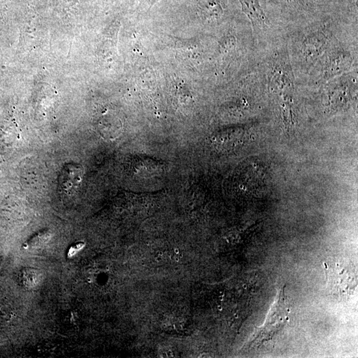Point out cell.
<instances>
[{"instance_id":"12","label":"cell","mask_w":358,"mask_h":358,"mask_svg":"<svg viewBox=\"0 0 358 358\" xmlns=\"http://www.w3.org/2000/svg\"><path fill=\"white\" fill-rule=\"evenodd\" d=\"M162 255H163V253H162V252H160V251H159V252L158 253V255L159 257H161V256H162Z\"/></svg>"},{"instance_id":"5","label":"cell","mask_w":358,"mask_h":358,"mask_svg":"<svg viewBox=\"0 0 358 358\" xmlns=\"http://www.w3.org/2000/svg\"><path fill=\"white\" fill-rule=\"evenodd\" d=\"M243 12L256 28L266 26L268 19L259 4V0H239Z\"/></svg>"},{"instance_id":"6","label":"cell","mask_w":358,"mask_h":358,"mask_svg":"<svg viewBox=\"0 0 358 358\" xmlns=\"http://www.w3.org/2000/svg\"><path fill=\"white\" fill-rule=\"evenodd\" d=\"M352 58L346 53H338L331 55L325 67L326 77L336 76L350 69Z\"/></svg>"},{"instance_id":"3","label":"cell","mask_w":358,"mask_h":358,"mask_svg":"<svg viewBox=\"0 0 358 358\" xmlns=\"http://www.w3.org/2000/svg\"><path fill=\"white\" fill-rule=\"evenodd\" d=\"M271 88L280 96H291L293 78L291 70L284 62L278 61L273 67L270 75Z\"/></svg>"},{"instance_id":"9","label":"cell","mask_w":358,"mask_h":358,"mask_svg":"<svg viewBox=\"0 0 358 358\" xmlns=\"http://www.w3.org/2000/svg\"><path fill=\"white\" fill-rule=\"evenodd\" d=\"M50 238V234L46 231L41 232L40 233L36 234L34 237L31 238L29 240L28 244L29 247H38L40 245L44 244L47 242Z\"/></svg>"},{"instance_id":"14","label":"cell","mask_w":358,"mask_h":358,"mask_svg":"<svg viewBox=\"0 0 358 358\" xmlns=\"http://www.w3.org/2000/svg\"><path fill=\"white\" fill-rule=\"evenodd\" d=\"M160 260H161V258H160V257H158V258H157V261H160Z\"/></svg>"},{"instance_id":"10","label":"cell","mask_w":358,"mask_h":358,"mask_svg":"<svg viewBox=\"0 0 358 358\" xmlns=\"http://www.w3.org/2000/svg\"><path fill=\"white\" fill-rule=\"evenodd\" d=\"M84 246V243L79 242L76 243V244L72 245L71 248L69 249V252H68V256L72 257L73 255L76 254L79 251H80L83 247Z\"/></svg>"},{"instance_id":"1","label":"cell","mask_w":358,"mask_h":358,"mask_svg":"<svg viewBox=\"0 0 358 358\" xmlns=\"http://www.w3.org/2000/svg\"><path fill=\"white\" fill-rule=\"evenodd\" d=\"M324 264L329 293L340 301L349 299L358 286L357 269L355 265L345 261Z\"/></svg>"},{"instance_id":"7","label":"cell","mask_w":358,"mask_h":358,"mask_svg":"<svg viewBox=\"0 0 358 358\" xmlns=\"http://www.w3.org/2000/svg\"><path fill=\"white\" fill-rule=\"evenodd\" d=\"M317 36L308 40L304 49L305 57L307 59H314L322 53L325 45L324 37Z\"/></svg>"},{"instance_id":"11","label":"cell","mask_w":358,"mask_h":358,"mask_svg":"<svg viewBox=\"0 0 358 358\" xmlns=\"http://www.w3.org/2000/svg\"><path fill=\"white\" fill-rule=\"evenodd\" d=\"M292 1H299V2H309V1H316V0H292Z\"/></svg>"},{"instance_id":"4","label":"cell","mask_w":358,"mask_h":358,"mask_svg":"<svg viewBox=\"0 0 358 358\" xmlns=\"http://www.w3.org/2000/svg\"><path fill=\"white\" fill-rule=\"evenodd\" d=\"M83 168L80 164L69 163L62 169L59 178V187L65 193H72L82 181Z\"/></svg>"},{"instance_id":"2","label":"cell","mask_w":358,"mask_h":358,"mask_svg":"<svg viewBox=\"0 0 358 358\" xmlns=\"http://www.w3.org/2000/svg\"><path fill=\"white\" fill-rule=\"evenodd\" d=\"M284 288L278 293L264 326L257 329L250 345H259L272 340L289 321L290 307Z\"/></svg>"},{"instance_id":"8","label":"cell","mask_w":358,"mask_h":358,"mask_svg":"<svg viewBox=\"0 0 358 358\" xmlns=\"http://www.w3.org/2000/svg\"><path fill=\"white\" fill-rule=\"evenodd\" d=\"M203 15L210 20H216L221 17L223 10L218 0H203L201 3Z\"/></svg>"},{"instance_id":"13","label":"cell","mask_w":358,"mask_h":358,"mask_svg":"<svg viewBox=\"0 0 358 358\" xmlns=\"http://www.w3.org/2000/svg\"><path fill=\"white\" fill-rule=\"evenodd\" d=\"M175 253H176V254H177V255L178 254H179V249H176L175 250Z\"/></svg>"}]
</instances>
